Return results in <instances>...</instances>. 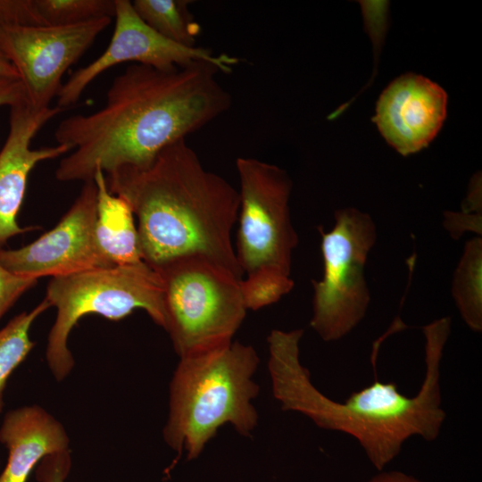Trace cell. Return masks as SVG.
Masks as SVG:
<instances>
[{"label":"cell","mask_w":482,"mask_h":482,"mask_svg":"<svg viewBox=\"0 0 482 482\" xmlns=\"http://www.w3.org/2000/svg\"><path fill=\"white\" fill-rule=\"evenodd\" d=\"M220 73L205 61L170 70L129 65L113 79L102 108L57 126V144L74 151L61 160L56 179L86 182L97 169L148 168L164 148L229 111L232 98Z\"/></svg>","instance_id":"cell-1"},{"label":"cell","mask_w":482,"mask_h":482,"mask_svg":"<svg viewBox=\"0 0 482 482\" xmlns=\"http://www.w3.org/2000/svg\"><path fill=\"white\" fill-rule=\"evenodd\" d=\"M451 322V318L444 317L423 327L426 372L415 396L403 395L394 382L375 378L343 403L317 389L301 363L303 330L273 329L267 338L272 394L283 411L302 413L320 428L353 436L381 471L411 436L430 442L439 436L446 416L442 408L440 363Z\"/></svg>","instance_id":"cell-2"},{"label":"cell","mask_w":482,"mask_h":482,"mask_svg":"<svg viewBox=\"0 0 482 482\" xmlns=\"http://www.w3.org/2000/svg\"><path fill=\"white\" fill-rule=\"evenodd\" d=\"M137 220L142 260L154 270L184 257H204L243 279L231 241L239 194L206 170L186 139L164 148L146 169L104 174Z\"/></svg>","instance_id":"cell-3"},{"label":"cell","mask_w":482,"mask_h":482,"mask_svg":"<svg viewBox=\"0 0 482 482\" xmlns=\"http://www.w3.org/2000/svg\"><path fill=\"white\" fill-rule=\"evenodd\" d=\"M260 360L252 345L232 341L206 353L179 358L170 383L163 438L188 461L197 458L218 429L230 424L249 436L258 424L253 401L259 386L253 377Z\"/></svg>","instance_id":"cell-4"},{"label":"cell","mask_w":482,"mask_h":482,"mask_svg":"<svg viewBox=\"0 0 482 482\" xmlns=\"http://www.w3.org/2000/svg\"><path fill=\"white\" fill-rule=\"evenodd\" d=\"M239 221L236 257L243 272L241 287L247 310L280 300L294 287L292 254L298 236L292 224V181L278 166L238 157Z\"/></svg>","instance_id":"cell-5"},{"label":"cell","mask_w":482,"mask_h":482,"mask_svg":"<svg viewBox=\"0 0 482 482\" xmlns=\"http://www.w3.org/2000/svg\"><path fill=\"white\" fill-rule=\"evenodd\" d=\"M45 300L57 310L46 349L47 365L57 381L74 366L68 338L83 316L99 314L120 320L140 308L158 326H166L162 279L145 262L53 277Z\"/></svg>","instance_id":"cell-6"},{"label":"cell","mask_w":482,"mask_h":482,"mask_svg":"<svg viewBox=\"0 0 482 482\" xmlns=\"http://www.w3.org/2000/svg\"><path fill=\"white\" fill-rule=\"evenodd\" d=\"M162 279L169 333L179 358L230 344L247 311L242 279L201 256L155 270Z\"/></svg>","instance_id":"cell-7"},{"label":"cell","mask_w":482,"mask_h":482,"mask_svg":"<svg viewBox=\"0 0 482 482\" xmlns=\"http://www.w3.org/2000/svg\"><path fill=\"white\" fill-rule=\"evenodd\" d=\"M318 230L324 270L320 280H312L310 325L323 341L332 342L349 334L367 312L365 264L377 230L372 218L355 208L336 211L331 230Z\"/></svg>","instance_id":"cell-8"},{"label":"cell","mask_w":482,"mask_h":482,"mask_svg":"<svg viewBox=\"0 0 482 482\" xmlns=\"http://www.w3.org/2000/svg\"><path fill=\"white\" fill-rule=\"evenodd\" d=\"M111 17L65 26L17 25L0 32V54L15 68L28 103L51 106L62 78L110 25Z\"/></svg>","instance_id":"cell-9"},{"label":"cell","mask_w":482,"mask_h":482,"mask_svg":"<svg viewBox=\"0 0 482 482\" xmlns=\"http://www.w3.org/2000/svg\"><path fill=\"white\" fill-rule=\"evenodd\" d=\"M114 3L115 24L109 45L96 59L74 71L57 94L56 105L64 110L77 103L95 79L120 63L131 62L170 70L205 61L228 74L240 62L237 57L228 54H217L206 47L187 46L170 40L146 25L130 1L114 0Z\"/></svg>","instance_id":"cell-10"},{"label":"cell","mask_w":482,"mask_h":482,"mask_svg":"<svg viewBox=\"0 0 482 482\" xmlns=\"http://www.w3.org/2000/svg\"><path fill=\"white\" fill-rule=\"evenodd\" d=\"M96 188L86 181L60 221L32 243L0 248V263L25 277H58L114 266L100 249L96 236Z\"/></svg>","instance_id":"cell-11"},{"label":"cell","mask_w":482,"mask_h":482,"mask_svg":"<svg viewBox=\"0 0 482 482\" xmlns=\"http://www.w3.org/2000/svg\"><path fill=\"white\" fill-rule=\"evenodd\" d=\"M63 111L58 105L37 109L28 101L10 107L9 132L0 150V248L14 236L40 229L21 227L17 220L29 175L39 162L58 158L71 149L61 144L37 149L30 145L40 129Z\"/></svg>","instance_id":"cell-12"},{"label":"cell","mask_w":482,"mask_h":482,"mask_svg":"<svg viewBox=\"0 0 482 482\" xmlns=\"http://www.w3.org/2000/svg\"><path fill=\"white\" fill-rule=\"evenodd\" d=\"M447 96L430 79L413 73L392 81L380 95L373 121L402 155L419 152L434 139L446 115Z\"/></svg>","instance_id":"cell-13"},{"label":"cell","mask_w":482,"mask_h":482,"mask_svg":"<svg viewBox=\"0 0 482 482\" xmlns=\"http://www.w3.org/2000/svg\"><path fill=\"white\" fill-rule=\"evenodd\" d=\"M0 443L8 451L0 482H27L30 471L47 455L69 450L70 439L60 421L38 405L6 412Z\"/></svg>","instance_id":"cell-14"},{"label":"cell","mask_w":482,"mask_h":482,"mask_svg":"<svg viewBox=\"0 0 482 482\" xmlns=\"http://www.w3.org/2000/svg\"><path fill=\"white\" fill-rule=\"evenodd\" d=\"M93 181L96 188V236L100 249L114 266L144 262L130 204L109 191L101 169L96 170Z\"/></svg>","instance_id":"cell-15"},{"label":"cell","mask_w":482,"mask_h":482,"mask_svg":"<svg viewBox=\"0 0 482 482\" xmlns=\"http://www.w3.org/2000/svg\"><path fill=\"white\" fill-rule=\"evenodd\" d=\"M482 239L468 241L456 268L452 294L466 325L475 332L482 330Z\"/></svg>","instance_id":"cell-16"},{"label":"cell","mask_w":482,"mask_h":482,"mask_svg":"<svg viewBox=\"0 0 482 482\" xmlns=\"http://www.w3.org/2000/svg\"><path fill=\"white\" fill-rule=\"evenodd\" d=\"M132 6L154 31L176 43L195 46L201 27L189 11L188 0H135Z\"/></svg>","instance_id":"cell-17"},{"label":"cell","mask_w":482,"mask_h":482,"mask_svg":"<svg viewBox=\"0 0 482 482\" xmlns=\"http://www.w3.org/2000/svg\"><path fill=\"white\" fill-rule=\"evenodd\" d=\"M50 307L44 299L29 312L13 317L0 329V412L7 381L12 372L27 358L35 343L29 338V329L35 320Z\"/></svg>","instance_id":"cell-18"},{"label":"cell","mask_w":482,"mask_h":482,"mask_svg":"<svg viewBox=\"0 0 482 482\" xmlns=\"http://www.w3.org/2000/svg\"><path fill=\"white\" fill-rule=\"evenodd\" d=\"M45 25L65 26L114 16V0H34Z\"/></svg>","instance_id":"cell-19"},{"label":"cell","mask_w":482,"mask_h":482,"mask_svg":"<svg viewBox=\"0 0 482 482\" xmlns=\"http://www.w3.org/2000/svg\"><path fill=\"white\" fill-rule=\"evenodd\" d=\"M17 25H45L34 0H0V32Z\"/></svg>","instance_id":"cell-20"},{"label":"cell","mask_w":482,"mask_h":482,"mask_svg":"<svg viewBox=\"0 0 482 482\" xmlns=\"http://www.w3.org/2000/svg\"><path fill=\"white\" fill-rule=\"evenodd\" d=\"M37 282V278L15 274L0 263V320Z\"/></svg>","instance_id":"cell-21"},{"label":"cell","mask_w":482,"mask_h":482,"mask_svg":"<svg viewBox=\"0 0 482 482\" xmlns=\"http://www.w3.org/2000/svg\"><path fill=\"white\" fill-rule=\"evenodd\" d=\"M71 467L70 450L50 454L42 459L36 470L38 482H64Z\"/></svg>","instance_id":"cell-22"},{"label":"cell","mask_w":482,"mask_h":482,"mask_svg":"<svg viewBox=\"0 0 482 482\" xmlns=\"http://www.w3.org/2000/svg\"><path fill=\"white\" fill-rule=\"evenodd\" d=\"M23 101H27V98L21 80L0 78V107H12Z\"/></svg>","instance_id":"cell-23"},{"label":"cell","mask_w":482,"mask_h":482,"mask_svg":"<svg viewBox=\"0 0 482 482\" xmlns=\"http://www.w3.org/2000/svg\"><path fill=\"white\" fill-rule=\"evenodd\" d=\"M367 482H423L400 470H381Z\"/></svg>","instance_id":"cell-24"},{"label":"cell","mask_w":482,"mask_h":482,"mask_svg":"<svg viewBox=\"0 0 482 482\" xmlns=\"http://www.w3.org/2000/svg\"><path fill=\"white\" fill-rule=\"evenodd\" d=\"M0 78L19 79L13 65L0 54Z\"/></svg>","instance_id":"cell-25"}]
</instances>
